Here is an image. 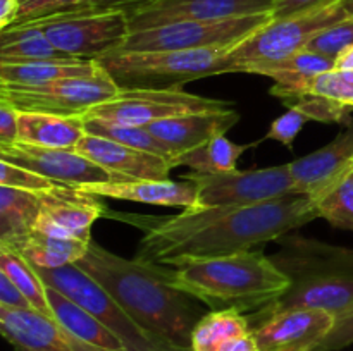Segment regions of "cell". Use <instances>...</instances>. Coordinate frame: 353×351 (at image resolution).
Wrapping results in <instances>:
<instances>
[{"label":"cell","mask_w":353,"mask_h":351,"mask_svg":"<svg viewBox=\"0 0 353 351\" xmlns=\"http://www.w3.org/2000/svg\"><path fill=\"white\" fill-rule=\"evenodd\" d=\"M121 215V213H119ZM145 231L137 260L176 265L226 257L286 236L319 217L307 195L247 206H200L178 215H121Z\"/></svg>","instance_id":"6da1fadb"},{"label":"cell","mask_w":353,"mask_h":351,"mask_svg":"<svg viewBox=\"0 0 353 351\" xmlns=\"http://www.w3.org/2000/svg\"><path fill=\"white\" fill-rule=\"evenodd\" d=\"M74 265L99 282L145 329L190 350L192 332L202 315L190 299L192 296L176 288L165 265L119 257L93 241Z\"/></svg>","instance_id":"7a4b0ae2"},{"label":"cell","mask_w":353,"mask_h":351,"mask_svg":"<svg viewBox=\"0 0 353 351\" xmlns=\"http://www.w3.org/2000/svg\"><path fill=\"white\" fill-rule=\"evenodd\" d=\"M178 289L212 310L248 312L278 301L292 279L262 251H241L226 257L183 262L171 270Z\"/></svg>","instance_id":"3957f363"},{"label":"cell","mask_w":353,"mask_h":351,"mask_svg":"<svg viewBox=\"0 0 353 351\" xmlns=\"http://www.w3.org/2000/svg\"><path fill=\"white\" fill-rule=\"evenodd\" d=\"M231 48L233 47L178 52H116L97 58V62L121 89H176L196 79L230 74L226 57Z\"/></svg>","instance_id":"277c9868"},{"label":"cell","mask_w":353,"mask_h":351,"mask_svg":"<svg viewBox=\"0 0 353 351\" xmlns=\"http://www.w3.org/2000/svg\"><path fill=\"white\" fill-rule=\"evenodd\" d=\"M343 3L336 2L324 9L310 10L299 16L274 19L255 31L252 36L233 47L226 61L231 72L262 74L272 65L288 61L305 50L309 41L324 28L347 19Z\"/></svg>","instance_id":"5b68a950"},{"label":"cell","mask_w":353,"mask_h":351,"mask_svg":"<svg viewBox=\"0 0 353 351\" xmlns=\"http://www.w3.org/2000/svg\"><path fill=\"white\" fill-rule=\"evenodd\" d=\"M34 268L45 284L61 291L93 313L110 332L116 334L126 351H190L145 329L99 282L93 281L74 264L59 268Z\"/></svg>","instance_id":"8992f818"},{"label":"cell","mask_w":353,"mask_h":351,"mask_svg":"<svg viewBox=\"0 0 353 351\" xmlns=\"http://www.w3.org/2000/svg\"><path fill=\"white\" fill-rule=\"evenodd\" d=\"M271 19L272 14H255L221 21H185L131 31L119 52H178L234 47Z\"/></svg>","instance_id":"52a82bcc"},{"label":"cell","mask_w":353,"mask_h":351,"mask_svg":"<svg viewBox=\"0 0 353 351\" xmlns=\"http://www.w3.org/2000/svg\"><path fill=\"white\" fill-rule=\"evenodd\" d=\"M31 24L43 30L57 50L79 61L116 54L131 33L126 12L117 9L64 14Z\"/></svg>","instance_id":"ba28073f"},{"label":"cell","mask_w":353,"mask_h":351,"mask_svg":"<svg viewBox=\"0 0 353 351\" xmlns=\"http://www.w3.org/2000/svg\"><path fill=\"white\" fill-rule=\"evenodd\" d=\"M119 92V85L102 65L95 74L61 79L40 86L0 85V98L7 100L19 112L57 116H85L90 109L114 98Z\"/></svg>","instance_id":"9c48e42d"},{"label":"cell","mask_w":353,"mask_h":351,"mask_svg":"<svg viewBox=\"0 0 353 351\" xmlns=\"http://www.w3.org/2000/svg\"><path fill=\"white\" fill-rule=\"evenodd\" d=\"M234 107L231 102L193 95L183 88L176 89H121L114 98L93 107L85 114V119H100L107 123L148 126L164 119H172L186 114L223 110Z\"/></svg>","instance_id":"30bf717a"},{"label":"cell","mask_w":353,"mask_h":351,"mask_svg":"<svg viewBox=\"0 0 353 351\" xmlns=\"http://www.w3.org/2000/svg\"><path fill=\"white\" fill-rule=\"evenodd\" d=\"M185 179H192L199 188L200 206H247L299 195L290 162L226 174L190 172Z\"/></svg>","instance_id":"8fae6325"},{"label":"cell","mask_w":353,"mask_h":351,"mask_svg":"<svg viewBox=\"0 0 353 351\" xmlns=\"http://www.w3.org/2000/svg\"><path fill=\"white\" fill-rule=\"evenodd\" d=\"M274 0H150L124 10L131 31L185 21H221L272 14Z\"/></svg>","instance_id":"7c38bea8"},{"label":"cell","mask_w":353,"mask_h":351,"mask_svg":"<svg viewBox=\"0 0 353 351\" xmlns=\"http://www.w3.org/2000/svg\"><path fill=\"white\" fill-rule=\"evenodd\" d=\"M0 160L26 167L57 184L71 188L116 181L105 169L86 158L78 150L43 148L16 141L9 147H0Z\"/></svg>","instance_id":"4fadbf2b"},{"label":"cell","mask_w":353,"mask_h":351,"mask_svg":"<svg viewBox=\"0 0 353 351\" xmlns=\"http://www.w3.org/2000/svg\"><path fill=\"white\" fill-rule=\"evenodd\" d=\"M40 196L41 210L33 231L65 240L92 241L93 222L105 212L100 196L64 184Z\"/></svg>","instance_id":"5bb4252c"},{"label":"cell","mask_w":353,"mask_h":351,"mask_svg":"<svg viewBox=\"0 0 353 351\" xmlns=\"http://www.w3.org/2000/svg\"><path fill=\"white\" fill-rule=\"evenodd\" d=\"M336 317L321 310H283L252 327L261 351H321Z\"/></svg>","instance_id":"9a60e30c"},{"label":"cell","mask_w":353,"mask_h":351,"mask_svg":"<svg viewBox=\"0 0 353 351\" xmlns=\"http://www.w3.org/2000/svg\"><path fill=\"white\" fill-rule=\"evenodd\" d=\"M283 310H321L336 319L348 315L353 312V268H336L296 279L278 301L262 308L259 315Z\"/></svg>","instance_id":"2e32d148"},{"label":"cell","mask_w":353,"mask_h":351,"mask_svg":"<svg viewBox=\"0 0 353 351\" xmlns=\"http://www.w3.org/2000/svg\"><path fill=\"white\" fill-rule=\"evenodd\" d=\"M0 332L21 351H105L78 339L57 320L33 308L0 306Z\"/></svg>","instance_id":"e0dca14e"},{"label":"cell","mask_w":353,"mask_h":351,"mask_svg":"<svg viewBox=\"0 0 353 351\" xmlns=\"http://www.w3.org/2000/svg\"><path fill=\"white\" fill-rule=\"evenodd\" d=\"M76 150L105 169L116 181H134V179L164 181V179H169L172 171L171 162L165 158L134 150L126 145L90 133L85 134Z\"/></svg>","instance_id":"ac0fdd59"},{"label":"cell","mask_w":353,"mask_h":351,"mask_svg":"<svg viewBox=\"0 0 353 351\" xmlns=\"http://www.w3.org/2000/svg\"><path fill=\"white\" fill-rule=\"evenodd\" d=\"M353 165V123L331 143L290 162L299 195L317 198L330 189Z\"/></svg>","instance_id":"d6986e66"},{"label":"cell","mask_w":353,"mask_h":351,"mask_svg":"<svg viewBox=\"0 0 353 351\" xmlns=\"http://www.w3.org/2000/svg\"><path fill=\"white\" fill-rule=\"evenodd\" d=\"M240 120V114L231 107L223 110L186 114L172 119L148 124V131L168 145L176 157L209 143L212 138L226 134Z\"/></svg>","instance_id":"ffe728a7"},{"label":"cell","mask_w":353,"mask_h":351,"mask_svg":"<svg viewBox=\"0 0 353 351\" xmlns=\"http://www.w3.org/2000/svg\"><path fill=\"white\" fill-rule=\"evenodd\" d=\"M85 191L100 198L124 200V202L145 203V205L159 206H181L186 209H200L199 188L192 179L185 181H154V179H134V181H110L100 184L85 186Z\"/></svg>","instance_id":"44dd1931"},{"label":"cell","mask_w":353,"mask_h":351,"mask_svg":"<svg viewBox=\"0 0 353 351\" xmlns=\"http://www.w3.org/2000/svg\"><path fill=\"white\" fill-rule=\"evenodd\" d=\"M86 134L83 116H57L45 112H19L17 141L43 148L76 150Z\"/></svg>","instance_id":"7402d4cb"},{"label":"cell","mask_w":353,"mask_h":351,"mask_svg":"<svg viewBox=\"0 0 353 351\" xmlns=\"http://www.w3.org/2000/svg\"><path fill=\"white\" fill-rule=\"evenodd\" d=\"M333 69L334 61L310 50H302L288 61L269 67L262 72V76H268L274 81L271 95L290 103L300 96L309 95L317 76Z\"/></svg>","instance_id":"603a6c76"},{"label":"cell","mask_w":353,"mask_h":351,"mask_svg":"<svg viewBox=\"0 0 353 351\" xmlns=\"http://www.w3.org/2000/svg\"><path fill=\"white\" fill-rule=\"evenodd\" d=\"M47 298L50 303L54 319L64 329H68L72 336L105 351H126L124 344L117 339L116 334L110 332L93 313L83 308L81 305H78L50 286H47Z\"/></svg>","instance_id":"cb8c5ba5"},{"label":"cell","mask_w":353,"mask_h":351,"mask_svg":"<svg viewBox=\"0 0 353 351\" xmlns=\"http://www.w3.org/2000/svg\"><path fill=\"white\" fill-rule=\"evenodd\" d=\"M40 210V193L0 184V244L12 248L30 236Z\"/></svg>","instance_id":"d4e9b609"},{"label":"cell","mask_w":353,"mask_h":351,"mask_svg":"<svg viewBox=\"0 0 353 351\" xmlns=\"http://www.w3.org/2000/svg\"><path fill=\"white\" fill-rule=\"evenodd\" d=\"M100 69L97 61H41L28 64H0V85L40 86L61 79L95 74Z\"/></svg>","instance_id":"484cf974"},{"label":"cell","mask_w":353,"mask_h":351,"mask_svg":"<svg viewBox=\"0 0 353 351\" xmlns=\"http://www.w3.org/2000/svg\"><path fill=\"white\" fill-rule=\"evenodd\" d=\"M41 61H71V57L57 50L43 30L34 24L7 28L0 33V64Z\"/></svg>","instance_id":"4316f807"},{"label":"cell","mask_w":353,"mask_h":351,"mask_svg":"<svg viewBox=\"0 0 353 351\" xmlns=\"http://www.w3.org/2000/svg\"><path fill=\"white\" fill-rule=\"evenodd\" d=\"M90 243L79 240L48 236V234L33 231L21 243L12 246V250L19 251L34 267L59 268L81 260L86 251H88Z\"/></svg>","instance_id":"83f0119b"},{"label":"cell","mask_w":353,"mask_h":351,"mask_svg":"<svg viewBox=\"0 0 353 351\" xmlns=\"http://www.w3.org/2000/svg\"><path fill=\"white\" fill-rule=\"evenodd\" d=\"M255 145H259L257 141L252 145L233 143L228 140L226 134H221V136L212 138L209 143L176 157L172 167L185 165L192 169V172H199V174H226V172L238 171L240 157Z\"/></svg>","instance_id":"f1b7e54d"},{"label":"cell","mask_w":353,"mask_h":351,"mask_svg":"<svg viewBox=\"0 0 353 351\" xmlns=\"http://www.w3.org/2000/svg\"><path fill=\"white\" fill-rule=\"evenodd\" d=\"M250 329L248 319L238 310H212L196 322L190 351H219L224 343Z\"/></svg>","instance_id":"f546056e"},{"label":"cell","mask_w":353,"mask_h":351,"mask_svg":"<svg viewBox=\"0 0 353 351\" xmlns=\"http://www.w3.org/2000/svg\"><path fill=\"white\" fill-rule=\"evenodd\" d=\"M0 272L7 275L21 292L26 296L31 308L37 310L41 315L54 319L50 303L47 298V284L41 281L37 268L12 248L0 244Z\"/></svg>","instance_id":"4dcf8cb0"},{"label":"cell","mask_w":353,"mask_h":351,"mask_svg":"<svg viewBox=\"0 0 353 351\" xmlns=\"http://www.w3.org/2000/svg\"><path fill=\"white\" fill-rule=\"evenodd\" d=\"M86 120V133L95 134V136L107 138L116 143L126 145V147L134 148V150L147 151V153L157 155V157L165 158L174 164L176 153L162 143L155 134L148 131L147 126H130V124H116L107 123L100 119H85ZM174 169V167H172Z\"/></svg>","instance_id":"1f68e13d"},{"label":"cell","mask_w":353,"mask_h":351,"mask_svg":"<svg viewBox=\"0 0 353 351\" xmlns=\"http://www.w3.org/2000/svg\"><path fill=\"white\" fill-rule=\"evenodd\" d=\"M310 200L319 217L338 229L353 233V165L330 189Z\"/></svg>","instance_id":"d6a6232c"},{"label":"cell","mask_w":353,"mask_h":351,"mask_svg":"<svg viewBox=\"0 0 353 351\" xmlns=\"http://www.w3.org/2000/svg\"><path fill=\"white\" fill-rule=\"evenodd\" d=\"M90 3L92 0H21L19 14L12 26L38 23V21L64 16V14L86 12L90 9Z\"/></svg>","instance_id":"836d02e7"},{"label":"cell","mask_w":353,"mask_h":351,"mask_svg":"<svg viewBox=\"0 0 353 351\" xmlns=\"http://www.w3.org/2000/svg\"><path fill=\"white\" fill-rule=\"evenodd\" d=\"M288 105L295 107L300 112L305 114L310 120H317V123L352 124V107L336 102V100L327 98V96L309 93V95H303L300 98L293 100Z\"/></svg>","instance_id":"e575fe53"},{"label":"cell","mask_w":353,"mask_h":351,"mask_svg":"<svg viewBox=\"0 0 353 351\" xmlns=\"http://www.w3.org/2000/svg\"><path fill=\"white\" fill-rule=\"evenodd\" d=\"M353 45V17L340 21L336 24L324 28L309 41L305 50L319 54L323 57L336 61L347 48Z\"/></svg>","instance_id":"d590c367"},{"label":"cell","mask_w":353,"mask_h":351,"mask_svg":"<svg viewBox=\"0 0 353 351\" xmlns=\"http://www.w3.org/2000/svg\"><path fill=\"white\" fill-rule=\"evenodd\" d=\"M310 93L327 96L353 109V71L333 69V71L317 76Z\"/></svg>","instance_id":"8d00e7d4"},{"label":"cell","mask_w":353,"mask_h":351,"mask_svg":"<svg viewBox=\"0 0 353 351\" xmlns=\"http://www.w3.org/2000/svg\"><path fill=\"white\" fill-rule=\"evenodd\" d=\"M0 184L34 193L50 191V189L61 186L57 182L40 176L38 172L30 171L26 167H19V165L9 164L6 160H0Z\"/></svg>","instance_id":"74e56055"},{"label":"cell","mask_w":353,"mask_h":351,"mask_svg":"<svg viewBox=\"0 0 353 351\" xmlns=\"http://www.w3.org/2000/svg\"><path fill=\"white\" fill-rule=\"evenodd\" d=\"M309 117L303 112H300L295 107H290L285 114H281L279 117H276L274 120L269 126L268 134H265L262 140H259L257 143L265 140H274L279 141L281 145H285L288 150H292L293 145H295L296 136L300 134V131L303 129L307 123H309Z\"/></svg>","instance_id":"f35d334b"},{"label":"cell","mask_w":353,"mask_h":351,"mask_svg":"<svg viewBox=\"0 0 353 351\" xmlns=\"http://www.w3.org/2000/svg\"><path fill=\"white\" fill-rule=\"evenodd\" d=\"M353 344V312L340 317L321 344V351H338Z\"/></svg>","instance_id":"ab89813d"},{"label":"cell","mask_w":353,"mask_h":351,"mask_svg":"<svg viewBox=\"0 0 353 351\" xmlns=\"http://www.w3.org/2000/svg\"><path fill=\"white\" fill-rule=\"evenodd\" d=\"M341 0H274V10L272 17L283 19V17L299 16V14L310 12V10L324 9Z\"/></svg>","instance_id":"60d3db41"},{"label":"cell","mask_w":353,"mask_h":351,"mask_svg":"<svg viewBox=\"0 0 353 351\" xmlns=\"http://www.w3.org/2000/svg\"><path fill=\"white\" fill-rule=\"evenodd\" d=\"M19 138V110L0 98V147L14 145Z\"/></svg>","instance_id":"b9f144b4"},{"label":"cell","mask_w":353,"mask_h":351,"mask_svg":"<svg viewBox=\"0 0 353 351\" xmlns=\"http://www.w3.org/2000/svg\"><path fill=\"white\" fill-rule=\"evenodd\" d=\"M0 306L16 310H30L31 305L26 296L17 289V286L7 277L3 272H0Z\"/></svg>","instance_id":"7bdbcfd3"},{"label":"cell","mask_w":353,"mask_h":351,"mask_svg":"<svg viewBox=\"0 0 353 351\" xmlns=\"http://www.w3.org/2000/svg\"><path fill=\"white\" fill-rule=\"evenodd\" d=\"M219 351H261V348H259L257 339H255L254 330L250 329L224 343Z\"/></svg>","instance_id":"ee69618b"},{"label":"cell","mask_w":353,"mask_h":351,"mask_svg":"<svg viewBox=\"0 0 353 351\" xmlns=\"http://www.w3.org/2000/svg\"><path fill=\"white\" fill-rule=\"evenodd\" d=\"M147 2L150 0H92L88 10H128Z\"/></svg>","instance_id":"f6af8a7d"},{"label":"cell","mask_w":353,"mask_h":351,"mask_svg":"<svg viewBox=\"0 0 353 351\" xmlns=\"http://www.w3.org/2000/svg\"><path fill=\"white\" fill-rule=\"evenodd\" d=\"M19 7L21 0H0V31L12 26L19 14Z\"/></svg>","instance_id":"bcb514c9"},{"label":"cell","mask_w":353,"mask_h":351,"mask_svg":"<svg viewBox=\"0 0 353 351\" xmlns=\"http://www.w3.org/2000/svg\"><path fill=\"white\" fill-rule=\"evenodd\" d=\"M334 69H338V71H353V45L334 61Z\"/></svg>","instance_id":"7dc6e473"},{"label":"cell","mask_w":353,"mask_h":351,"mask_svg":"<svg viewBox=\"0 0 353 351\" xmlns=\"http://www.w3.org/2000/svg\"><path fill=\"white\" fill-rule=\"evenodd\" d=\"M343 3V9L347 10L348 17H353V0H341Z\"/></svg>","instance_id":"c3c4849f"}]
</instances>
